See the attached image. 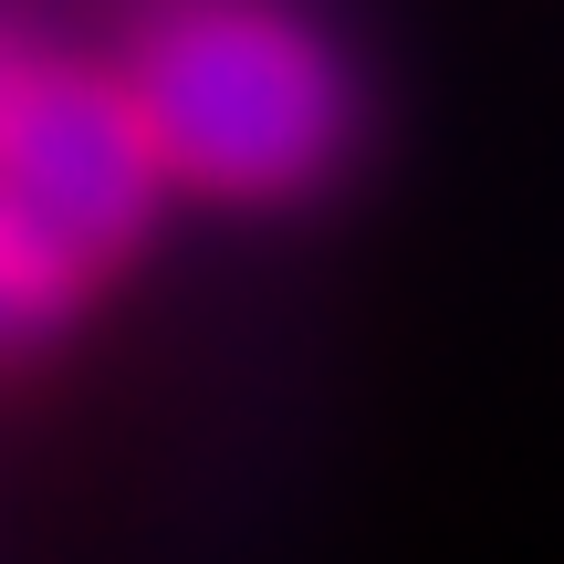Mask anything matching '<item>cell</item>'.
<instances>
[{
	"label": "cell",
	"instance_id": "obj_3",
	"mask_svg": "<svg viewBox=\"0 0 564 564\" xmlns=\"http://www.w3.org/2000/svg\"><path fill=\"white\" fill-rule=\"evenodd\" d=\"M84 293H95V282H74L53 251H32L11 220H0V356H21V345H42L53 324H74Z\"/></svg>",
	"mask_w": 564,
	"mask_h": 564
},
{
	"label": "cell",
	"instance_id": "obj_1",
	"mask_svg": "<svg viewBox=\"0 0 564 564\" xmlns=\"http://www.w3.org/2000/svg\"><path fill=\"white\" fill-rule=\"evenodd\" d=\"M147 147H158L167 188H199L230 209L303 199L345 167L356 147V74L345 53L293 11L262 0H220V11H178L126 74Z\"/></svg>",
	"mask_w": 564,
	"mask_h": 564
},
{
	"label": "cell",
	"instance_id": "obj_2",
	"mask_svg": "<svg viewBox=\"0 0 564 564\" xmlns=\"http://www.w3.org/2000/svg\"><path fill=\"white\" fill-rule=\"evenodd\" d=\"M167 178L126 84L105 74H0V220L53 251L74 282L116 272L147 241Z\"/></svg>",
	"mask_w": 564,
	"mask_h": 564
}]
</instances>
